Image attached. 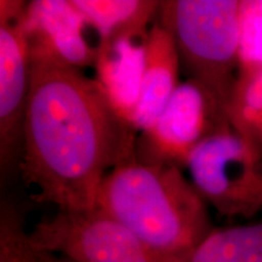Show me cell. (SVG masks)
Here are the masks:
<instances>
[{"label":"cell","instance_id":"9c48e42d","mask_svg":"<svg viewBox=\"0 0 262 262\" xmlns=\"http://www.w3.org/2000/svg\"><path fill=\"white\" fill-rule=\"evenodd\" d=\"M146 40L147 37H124L97 45L95 80L117 113L133 126L145 70Z\"/></svg>","mask_w":262,"mask_h":262},{"label":"cell","instance_id":"277c9868","mask_svg":"<svg viewBox=\"0 0 262 262\" xmlns=\"http://www.w3.org/2000/svg\"><path fill=\"white\" fill-rule=\"evenodd\" d=\"M187 169L206 204L221 215L250 219L262 211V155L232 127L203 141Z\"/></svg>","mask_w":262,"mask_h":262},{"label":"cell","instance_id":"7c38bea8","mask_svg":"<svg viewBox=\"0 0 262 262\" xmlns=\"http://www.w3.org/2000/svg\"><path fill=\"white\" fill-rule=\"evenodd\" d=\"M188 262H262V221L214 228Z\"/></svg>","mask_w":262,"mask_h":262},{"label":"cell","instance_id":"8992f818","mask_svg":"<svg viewBox=\"0 0 262 262\" xmlns=\"http://www.w3.org/2000/svg\"><path fill=\"white\" fill-rule=\"evenodd\" d=\"M28 3L0 0V179L19 166L32 80V51L26 29Z\"/></svg>","mask_w":262,"mask_h":262},{"label":"cell","instance_id":"30bf717a","mask_svg":"<svg viewBox=\"0 0 262 262\" xmlns=\"http://www.w3.org/2000/svg\"><path fill=\"white\" fill-rule=\"evenodd\" d=\"M181 62L172 35L157 22L146 40V58L134 126L145 133L158 119L178 89Z\"/></svg>","mask_w":262,"mask_h":262},{"label":"cell","instance_id":"8fae6325","mask_svg":"<svg viewBox=\"0 0 262 262\" xmlns=\"http://www.w3.org/2000/svg\"><path fill=\"white\" fill-rule=\"evenodd\" d=\"M100 41L124 37H147L146 27L158 14L160 2L153 0H72Z\"/></svg>","mask_w":262,"mask_h":262},{"label":"cell","instance_id":"5bb4252c","mask_svg":"<svg viewBox=\"0 0 262 262\" xmlns=\"http://www.w3.org/2000/svg\"><path fill=\"white\" fill-rule=\"evenodd\" d=\"M0 262H75L31 241L22 212L8 199L0 202Z\"/></svg>","mask_w":262,"mask_h":262},{"label":"cell","instance_id":"ba28073f","mask_svg":"<svg viewBox=\"0 0 262 262\" xmlns=\"http://www.w3.org/2000/svg\"><path fill=\"white\" fill-rule=\"evenodd\" d=\"M86 26L72 0H37L27 4L26 29L31 49L47 52L78 70L96 62L97 48L85 38Z\"/></svg>","mask_w":262,"mask_h":262},{"label":"cell","instance_id":"52a82bcc","mask_svg":"<svg viewBox=\"0 0 262 262\" xmlns=\"http://www.w3.org/2000/svg\"><path fill=\"white\" fill-rule=\"evenodd\" d=\"M232 127L224 111L195 81L180 83L156 123L142 133L137 158L187 168L189 157L203 141Z\"/></svg>","mask_w":262,"mask_h":262},{"label":"cell","instance_id":"3957f363","mask_svg":"<svg viewBox=\"0 0 262 262\" xmlns=\"http://www.w3.org/2000/svg\"><path fill=\"white\" fill-rule=\"evenodd\" d=\"M241 0H165L159 24L172 35L180 62L227 116L242 67Z\"/></svg>","mask_w":262,"mask_h":262},{"label":"cell","instance_id":"6da1fadb","mask_svg":"<svg viewBox=\"0 0 262 262\" xmlns=\"http://www.w3.org/2000/svg\"><path fill=\"white\" fill-rule=\"evenodd\" d=\"M32 80L19 163L32 199L91 210L103 179L136 155V129L81 70L31 49Z\"/></svg>","mask_w":262,"mask_h":262},{"label":"cell","instance_id":"5b68a950","mask_svg":"<svg viewBox=\"0 0 262 262\" xmlns=\"http://www.w3.org/2000/svg\"><path fill=\"white\" fill-rule=\"evenodd\" d=\"M37 247L75 262H186L165 256L125 226L91 210H60L42 217L29 231Z\"/></svg>","mask_w":262,"mask_h":262},{"label":"cell","instance_id":"7a4b0ae2","mask_svg":"<svg viewBox=\"0 0 262 262\" xmlns=\"http://www.w3.org/2000/svg\"><path fill=\"white\" fill-rule=\"evenodd\" d=\"M95 209L157 253L186 262L214 229L208 204L181 169L136 155L103 179Z\"/></svg>","mask_w":262,"mask_h":262},{"label":"cell","instance_id":"4fadbf2b","mask_svg":"<svg viewBox=\"0 0 262 262\" xmlns=\"http://www.w3.org/2000/svg\"><path fill=\"white\" fill-rule=\"evenodd\" d=\"M227 118L232 129L262 155V66L241 71Z\"/></svg>","mask_w":262,"mask_h":262}]
</instances>
